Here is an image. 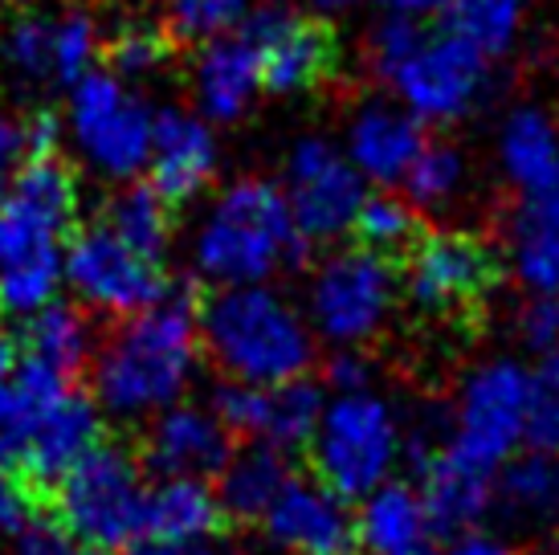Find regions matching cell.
Instances as JSON below:
<instances>
[{
	"mask_svg": "<svg viewBox=\"0 0 559 555\" xmlns=\"http://www.w3.org/2000/svg\"><path fill=\"white\" fill-rule=\"evenodd\" d=\"M58 286H62V253L0 265V315L29 319L33 310L53 303Z\"/></svg>",
	"mask_w": 559,
	"mask_h": 555,
	"instance_id": "35",
	"label": "cell"
},
{
	"mask_svg": "<svg viewBox=\"0 0 559 555\" xmlns=\"http://www.w3.org/2000/svg\"><path fill=\"white\" fill-rule=\"evenodd\" d=\"M156 110L110 70H86L70 82V135L94 172L131 180L147 168Z\"/></svg>",
	"mask_w": 559,
	"mask_h": 555,
	"instance_id": "8",
	"label": "cell"
},
{
	"mask_svg": "<svg viewBox=\"0 0 559 555\" xmlns=\"http://www.w3.org/2000/svg\"><path fill=\"white\" fill-rule=\"evenodd\" d=\"M445 21L457 37L478 46L486 58L511 54L523 21H527V0H450Z\"/></svg>",
	"mask_w": 559,
	"mask_h": 555,
	"instance_id": "32",
	"label": "cell"
},
{
	"mask_svg": "<svg viewBox=\"0 0 559 555\" xmlns=\"http://www.w3.org/2000/svg\"><path fill=\"white\" fill-rule=\"evenodd\" d=\"M171 209L176 204L164 201L156 188H152V180L147 185H127L107 201L103 225L115 237H123L131 249H140L143 258L164 262V253L171 246V229H176V213Z\"/></svg>",
	"mask_w": 559,
	"mask_h": 555,
	"instance_id": "30",
	"label": "cell"
},
{
	"mask_svg": "<svg viewBox=\"0 0 559 555\" xmlns=\"http://www.w3.org/2000/svg\"><path fill=\"white\" fill-rule=\"evenodd\" d=\"M213 531H221V507L204 479H159L143 494V540H192Z\"/></svg>",
	"mask_w": 559,
	"mask_h": 555,
	"instance_id": "28",
	"label": "cell"
},
{
	"mask_svg": "<svg viewBox=\"0 0 559 555\" xmlns=\"http://www.w3.org/2000/svg\"><path fill=\"white\" fill-rule=\"evenodd\" d=\"M429 540H433V519L420 486L389 479L359 498L356 547L364 555H420L429 552Z\"/></svg>",
	"mask_w": 559,
	"mask_h": 555,
	"instance_id": "21",
	"label": "cell"
},
{
	"mask_svg": "<svg viewBox=\"0 0 559 555\" xmlns=\"http://www.w3.org/2000/svg\"><path fill=\"white\" fill-rule=\"evenodd\" d=\"M253 0H164L168 33L176 42H209L246 21Z\"/></svg>",
	"mask_w": 559,
	"mask_h": 555,
	"instance_id": "39",
	"label": "cell"
},
{
	"mask_svg": "<svg viewBox=\"0 0 559 555\" xmlns=\"http://www.w3.org/2000/svg\"><path fill=\"white\" fill-rule=\"evenodd\" d=\"M286 204L307 241H335L352 233L368 197V180L323 135H302L286 155Z\"/></svg>",
	"mask_w": 559,
	"mask_h": 555,
	"instance_id": "12",
	"label": "cell"
},
{
	"mask_svg": "<svg viewBox=\"0 0 559 555\" xmlns=\"http://www.w3.org/2000/svg\"><path fill=\"white\" fill-rule=\"evenodd\" d=\"M507 258L527 294H559V188L514 204L507 216Z\"/></svg>",
	"mask_w": 559,
	"mask_h": 555,
	"instance_id": "23",
	"label": "cell"
},
{
	"mask_svg": "<svg viewBox=\"0 0 559 555\" xmlns=\"http://www.w3.org/2000/svg\"><path fill=\"white\" fill-rule=\"evenodd\" d=\"M98 441H103V413H98V401L82 397L74 388H66L62 397L53 401V409L41 416V425L33 433L25 458H21L16 479L25 482V491H29L37 503H46L49 494H53V486H58Z\"/></svg>",
	"mask_w": 559,
	"mask_h": 555,
	"instance_id": "18",
	"label": "cell"
},
{
	"mask_svg": "<svg viewBox=\"0 0 559 555\" xmlns=\"http://www.w3.org/2000/svg\"><path fill=\"white\" fill-rule=\"evenodd\" d=\"M420 33L425 29H420L417 16L389 13L384 21H376V29L368 33V62H372L376 74L389 82L392 70L413 54V46L420 42Z\"/></svg>",
	"mask_w": 559,
	"mask_h": 555,
	"instance_id": "42",
	"label": "cell"
},
{
	"mask_svg": "<svg viewBox=\"0 0 559 555\" xmlns=\"http://www.w3.org/2000/svg\"><path fill=\"white\" fill-rule=\"evenodd\" d=\"M527 397H531V371L519 359H481L469 368L457 388V404L450 413V433L441 446L478 462L486 470L511 458L523 446L527 429Z\"/></svg>",
	"mask_w": 559,
	"mask_h": 555,
	"instance_id": "7",
	"label": "cell"
},
{
	"mask_svg": "<svg viewBox=\"0 0 559 555\" xmlns=\"http://www.w3.org/2000/svg\"><path fill=\"white\" fill-rule=\"evenodd\" d=\"M495 510L514 527L559 523V453L527 449L507 458L495 474Z\"/></svg>",
	"mask_w": 559,
	"mask_h": 555,
	"instance_id": "27",
	"label": "cell"
},
{
	"mask_svg": "<svg viewBox=\"0 0 559 555\" xmlns=\"http://www.w3.org/2000/svg\"><path fill=\"white\" fill-rule=\"evenodd\" d=\"M420 555H433V552H420Z\"/></svg>",
	"mask_w": 559,
	"mask_h": 555,
	"instance_id": "54",
	"label": "cell"
},
{
	"mask_svg": "<svg viewBox=\"0 0 559 555\" xmlns=\"http://www.w3.org/2000/svg\"><path fill=\"white\" fill-rule=\"evenodd\" d=\"M123 555H241L221 531L192 535V540H140L123 547Z\"/></svg>",
	"mask_w": 559,
	"mask_h": 555,
	"instance_id": "44",
	"label": "cell"
},
{
	"mask_svg": "<svg viewBox=\"0 0 559 555\" xmlns=\"http://www.w3.org/2000/svg\"><path fill=\"white\" fill-rule=\"evenodd\" d=\"M21 347H25L29 359L58 371L62 380H79L94 355V335L79 307H70V303H46V307L33 310L29 319H25Z\"/></svg>",
	"mask_w": 559,
	"mask_h": 555,
	"instance_id": "29",
	"label": "cell"
},
{
	"mask_svg": "<svg viewBox=\"0 0 559 555\" xmlns=\"http://www.w3.org/2000/svg\"><path fill=\"white\" fill-rule=\"evenodd\" d=\"M234 441L237 437L221 425L213 409L176 401L152 416L140 462L156 479H217V470L234 453Z\"/></svg>",
	"mask_w": 559,
	"mask_h": 555,
	"instance_id": "16",
	"label": "cell"
},
{
	"mask_svg": "<svg viewBox=\"0 0 559 555\" xmlns=\"http://www.w3.org/2000/svg\"><path fill=\"white\" fill-rule=\"evenodd\" d=\"M262 527L282 555H352L356 547V515L347 498L319 479L290 474L262 515Z\"/></svg>",
	"mask_w": 559,
	"mask_h": 555,
	"instance_id": "15",
	"label": "cell"
},
{
	"mask_svg": "<svg viewBox=\"0 0 559 555\" xmlns=\"http://www.w3.org/2000/svg\"><path fill=\"white\" fill-rule=\"evenodd\" d=\"M4 62L33 86L53 82V16H21L4 33Z\"/></svg>",
	"mask_w": 559,
	"mask_h": 555,
	"instance_id": "37",
	"label": "cell"
},
{
	"mask_svg": "<svg viewBox=\"0 0 559 555\" xmlns=\"http://www.w3.org/2000/svg\"><path fill=\"white\" fill-rule=\"evenodd\" d=\"M307 446L314 479L352 503L396 474L404 462V425L396 409L372 388L335 392L323 404Z\"/></svg>",
	"mask_w": 559,
	"mask_h": 555,
	"instance_id": "4",
	"label": "cell"
},
{
	"mask_svg": "<svg viewBox=\"0 0 559 555\" xmlns=\"http://www.w3.org/2000/svg\"><path fill=\"white\" fill-rule=\"evenodd\" d=\"M352 233L359 237L364 249H376V253H401L420 237V221L417 209L404 201V197H392V192H368L364 204L356 213V225Z\"/></svg>",
	"mask_w": 559,
	"mask_h": 555,
	"instance_id": "34",
	"label": "cell"
},
{
	"mask_svg": "<svg viewBox=\"0 0 559 555\" xmlns=\"http://www.w3.org/2000/svg\"><path fill=\"white\" fill-rule=\"evenodd\" d=\"M450 555H523L511 543L495 540V535H481V531H462V540L453 543Z\"/></svg>",
	"mask_w": 559,
	"mask_h": 555,
	"instance_id": "49",
	"label": "cell"
},
{
	"mask_svg": "<svg viewBox=\"0 0 559 555\" xmlns=\"http://www.w3.org/2000/svg\"><path fill=\"white\" fill-rule=\"evenodd\" d=\"M25 123V147H29V160L33 155H53L62 147V123H58V115L53 110H33L21 119Z\"/></svg>",
	"mask_w": 559,
	"mask_h": 555,
	"instance_id": "48",
	"label": "cell"
},
{
	"mask_svg": "<svg viewBox=\"0 0 559 555\" xmlns=\"http://www.w3.org/2000/svg\"><path fill=\"white\" fill-rule=\"evenodd\" d=\"M401 298V274L389 253L340 249L314 270L307 286V323L331 347H364L389 327Z\"/></svg>",
	"mask_w": 559,
	"mask_h": 555,
	"instance_id": "6",
	"label": "cell"
},
{
	"mask_svg": "<svg viewBox=\"0 0 559 555\" xmlns=\"http://www.w3.org/2000/svg\"><path fill=\"white\" fill-rule=\"evenodd\" d=\"M290 482V465H286V449L270 446V441H249L246 449H234L229 462L217 470V507L221 519L234 523H262L270 503Z\"/></svg>",
	"mask_w": 559,
	"mask_h": 555,
	"instance_id": "26",
	"label": "cell"
},
{
	"mask_svg": "<svg viewBox=\"0 0 559 555\" xmlns=\"http://www.w3.org/2000/svg\"><path fill=\"white\" fill-rule=\"evenodd\" d=\"M103 54L98 42V25L86 13H66L53 16V82L70 86L79 82L94 66V58Z\"/></svg>",
	"mask_w": 559,
	"mask_h": 555,
	"instance_id": "40",
	"label": "cell"
},
{
	"mask_svg": "<svg viewBox=\"0 0 559 555\" xmlns=\"http://www.w3.org/2000/svg\"><path fill=\"white\" fill-rule=\"evenodd\" d=\"M498 282V253L478 233L437 229L408 246L404 291L425 315H462Z\"/></svg>",
	"mask_w": 559,
	"mask_h": 555,
	"instance_id": "13",
	"label": "cell"
},
{
	"mask_svg": "<svg viewBox=\"0 0 559 555\" xmlns=\"http://www.w3.org/2000/svg\"><path fill=\"white\" fill-rule=\"evenodd\" d=\"M514 340L523 343L527 352L544 355L559 347V294H527L514 307Z\"/></svg>",
	"mask_w": 559,
	"mask_h": 555,
	"instance_id": "43",
	"label": "cell"
},
{
	"mask_svg": "<svg viewBox=\"0 0 559 555\" xmlns=\"http://www.w3.org/2000/svg\"><path fill=\"white\" fill-rule=\"evenodd\" d=\"M527 449L559 453V347L544 352V359L531 368V397H527Z\"/></svg>",
	"mask_w": 559,
	"mask_h": 555,
	"instance_id": "38",
	"label": "cell"
},
{
	"mask_svg": "<svg viewBox=\"0 0 559 555\" xmlns=\"http://www.w3.org/2000/svg\"><path fill=\"white\" fill-rule=\"evenodd\" d=\"M241 37L258 49L262 91L270 94L319 91L335 70V37L326 33V25L278 0L249 9Z\"/></svg>",
	"mask_w": 559,
	"mask_h": 555,
	"instance_id": "14",
	"label": "cell"
},
{
	"mask_svg": "<svg viewBox=\"0 0 559 555\" xmlns=\"http://www.w3.org/2000/svg\"><path fill=\"white\" fill-rule=\"evenodd\" d=\"M25 160H29L25 123L16 115H9V110H0V197L9 192V185L16 180V172H21Z\"/></svg>",
	"mask_w": 559,
	"mask_h": 555,
	"instance_id": "45",
	"label": "cell"
},
{
	"mask_svg": "<svg viewBox=\"0 0 559 555\" xmlns=\"http://www.w3.org/2000/svg\"><path fill=\"white\" fill-rule=\"evenodd\" d=\"M420 494L433 519V531H474V527L495 510V474L478 462H466L441 446L429 462L417 470Z\"/></svg>",
	"mask_w": 559,
	"mask_h": 555,
	"instance_id": "22",
	"label": "cell"
},
{
	"mask_svg": "<svg viewBox=\"0 0 559 555\" xmlns=\"http://www.w3.org/2000/svg\"><path fill=\"white\" fill-rule=\"evenodd\" d=\"M389 86L420 123H457L481 103L490 86V66L478 46H469L453 29L437 37L420 33L413 54L389 74Z\"/></svg>",
	"mask_w": 559,
	"mask_h": 555,
	"instance_id": "10",
	"label": "cell"
},
{
	"mask_svg": "<svg viewBox=\"0 0 559 555\" xmlns=\"http://www.w3.org/2000/svg\"><path fill=\"white\" fill-rule=\"evenodd\" d=\"M62 278L86 307L115 319H127L168 294L164 265L156 258H143L140 249H131L107 225L74 233L70 249L62 253Z\"/></svg>",
	"mask_w": 559,
	"mask_h": 555,
	"instance_id": "11",
	"label": "cell"
},
{
	"mask_svg": "<svg viewBox=\"0 0 559 555\" xmlns=\"http://www.w3.org/2000/svg\"><path fill=\"white\" fill-rule=\"evenodd\" d=\"M326 385L335 388V392L372 388V364L359 355V347H340V355L326 364Z\"/></svg>",
	"mask_w": 559,
	"mask_h": 555,
	"instance_id": "46",
	"label": "cell"
},
{
	"mask_svg": "<svg viewBox=\"0 0 559 555\" xmlns=\"http://www.w3.org/2000/svg\"><path fill=\"white\" fill-rule=\"evenodd\" d=\"M445 4L450 0H384V9L389 13H404V16H433V13H445Z\"/></svg>",
	"mask_w": 559,
	"mask_h": 555,
	"instance_id": "50",
	"label": "cell"
},
{
	"mask_svg": "<svg viewBox=\"0 0 559 555\" xmlns=\"http://www.w3.org/2000/svg\"><path fill=\"white\" fill-rule=\"evenodd\" d=\"M201 347L229 380L282 385L314 368L319 347L307 315L270 282L217 286L197 303Z\"/></svg>",
	"mask_w": 559,
	"mask_h": 555,
	"instance_id": "2",
	"label": "cell"
},
{
	"mask_svg": "<svg viewBox=\"0 0 559 555\" xmlns=\"http://www.w3.org/2000/svg\"><path fill=\"white\" fill-rule=\"evenodd\" d=\"M33 503L37 498L25 491V482L16 479V474H9V470H0V531H16V527L29 519Z\"/></svg>",
	"mask_w": 559,
	"mask_h": 555,
	"instance_id": "47",
	"label": "cell"
},
{
	"mask_svg": "<svg viewBox=\"0 0 559 555\" xmlns=\"http://www.w3.org/2000/svg\"><path fill=\"white\" fill-rule=\"evenodd\" d=\"M420 119L396 103H364L347 123V160L364 180L380 188H396L408 164L425 147Z\"/></svg>",
	"mask_w": 559,
	"mask_h": 555,
	"instance_id": "19",
	"label": "cell"
},
{
	"mask_svg": "<svg viewBox=\"0 0 559 555\" xmlns=\"http://www.w3.org/2000/svg\"><path fill=\"white\" fill-rule=\"evenodd\" d=\"M16 555H103L91 543H82L70 527L58 519L49 503H33L29 519L16 527Z\"/></svg>",
	"mask_w": 559,
	"mask_h": 555,
	"instance_id": "41",
	"label": "cell"
},
{
	"mask_svg": "<svg viewBox=\"0 0 559 555\" xmlns=\"http://www.w3.org/2000/svg\"><path fill=\"white\" fill-rule=\"evenodd\" d=\"M466 185V155L445 139H425V147L404 172V201L413 209H441Z\"/></svg>",
	"mask_w": 559,
	"mask_h": 555,
	"instance_id": "33",
	"label": "cell"
},
{
	"mask_svg": "<svg viewBox=\"0 0 559 555\" xmlns=\"http://www.w3.org/2000/svg\"><path fill=\"white\" fill-rule=\"evenodd\" d=\"M66 388L70 380H62L53 368L37 364L29 355L16 359V371L9 376V385L0 388V470H9V474L21 470V458L41 425V416L53 409V401Z\"/></svg>",
	"mask_w": 559,
	"mask_h": 555,
	"instance_id": "25",
	"label": "cell"
},
{
	"mask_svg": "<svg viewBox=\"0 0 559 555\" xmlns=\"http://www.w3.org/2000/svg\"><path fill=\"white\" fill-rule=\"evenodd\" d=\"M171 37L168 25H147V21H131L110 33V42L103 46L110 74L119 78H147L156 74L159 66L171 58Z\"/></svg>",
	"mask_w": 559,
	"mask_h": 555,
	"instance_id": "36",
	"label": "cell"
},
{
	"mask_svg": "<svg viewBox=\"0 0 559 555\" xmlns=\"http://www.w3.org/2000/svg\"><path fill=\"white\" fill-rule=\"evenodd\" d=\"M262 91V62L246 37H209L192 66L197 110L209 123H237Z\"/></svg>",
	"mask_w": 559,
	"mask_h": 555,
	"instance_id": "20",
	"label": "cell"
},
{
	"mask_svg": "<svg viewBox=\"0 0 559 555\" xmlns=\"http://www.w3.org/2000/svg\"><path fill=\"white\" fill-rule=\"evenodd\" d=\"M311 13H323V16H335V13H347V9H356L359 0H302Z\"/></svg>",
	"mask_w": 559,
	"mask_h": 555,
	"instance_id": "52",
	"label": "cell"
},
{
	"mask_svg": "<svg viewBox=\"0 0 559 555\" xmlns=\"http://www.w3.org/2000/svg\"><path fill=\"white\" fill-rule=\"evenodd\" d=\"M79 180L62 155H33L0 197V265L62 253L74 233Z\"/></svg>",
	"mask_w": 559,
	"mask_h": 555,
	"instance_id": "9",
	"label": "cell"
},
{
	"mask_svg": "<svg viewBox=\"0 0 559 555\" xmlns=\"http://www.w3.org/2000/svg\"><path fill=\"white\" fill-rule=\"evenodd\" d=\"M143 462L135 449L98 441L46 503L58 510L82 543L94 552H123L143 540Z\"/></svg>",
	"mask_w": 559,
	"mask_h": 555,
	"instance_id": "5",
	"label": "cell"
},
{
	"mask_svg": "<svg viewBox=\"0 0 559 555\" xmlns=\"http://www.w3.org/2000/svg\"><path fill=\"white\" fill-rule=\"evenodd\" d=\"M221 164L217 135L204 115L180 107H164L152 119V188L168 204H188L197 201L204 188L213 185Z\"/></svg>",
	"mask_w": 559,
	"mask_h": 555,
	"instance_id": "17",
	"label": "cell"
},
{
	"mask_svg": "<svg viewBox=\"0 0 559 555\" xmlns=\"http://www.w3.org/2000/svg\"><path fill=\"white\" fill-rule=\"evenodd\" d=\"M16 359H21V355H16V340L0 327V388L9 385V376L16 371Z\"/></svg>",
	"mask_w": 559,
	"mask_h": 555,
	"instance_id": "51",
	"label": "cell"
},
{
	"mask_svg": "<svg viewBox=\"0 0 559 555\" xmlns=\"http://www.w3.org/2000/svg\"><path fill=\"white\" fill-rule=\"evenodd\" d=\"M201 359V323L192 294H164L127 315L94 347V401L119 421L156 416L185 397Z\"/></svg>",
	"mask_w": 559,
	"mask_h": 555,
	"instance_id": "1",
	"label": "cell"
},
{
	"mask_svg": "<svg viewBox=\"0 0 559 555\" xmlns=\"http://www.w3.org/2000/svg\"><path fill=\"white\" fill-rule=\"evenodd\" d=\"M0 4H29V0H0Z\"/></svg>",
	"mask_w": 559,
	"mask_h": 555,
	"instance_id": "53",
	"label": "cell"
},
{
	"mask_svg": "<svg viewBox=\"0 0 559 555\" xmlns=\"http://www.w3.org/2000/svg\"><path fill=\"white\" fill-rule=\"evenodd\" d=\"M323 388L314 385L311 376L298 380H282V385L262 388V425L253 441H270L278 449H298L311 441L319 413H323Z\"/></svg>",
	"mask_w": 559,
	"mask_h": 555,
	"instance_id": "31",
	"label": "cell"
},
{
	"mask_svg": "<svg viewBox=\"0 0 559 555\" xmlns=\"http://www.w3.org/2000/svg\"><path fill=\"white\" fill-rule=\"evenodd\" d=\"M498 168L523 197L559 188V123L544 107H514L502 119Z\"/></svg>",
	"mask_w": 559,
	"mask_h": 555,
	"instance_id": "24",
	"label": "cell"
},
{
	"mask_svg": "<svg viewBox=\"0 0 559 555\" xmlns=\"http://www.w3.org/2000/svg\"><path fill=\"white\" fill-rule=\"evenodd\" d=\"M311 241L298 233L286 192L270 180L246 176L221 192L204 213L192 262L213 286L270 282L282 270H298Z\"/></svg>",
	"mask_w": 559,
	"mask_h": 555,
	"instance_id": "3",
	"label": "cell"
}]
</instances>
